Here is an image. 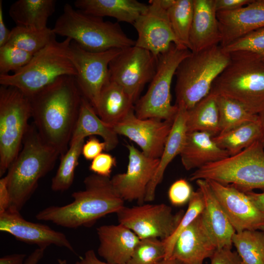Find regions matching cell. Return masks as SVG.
<instances>
[{
    "label": "cell",
    "mask_w": 264,
    "mask_h": 264,
    "mask_svg": "<svg viewBox=\"0 0 264 264\" xmlns=\"http://www.w3.org/2000/svg\"><path fill=\"white\" fill-rule=\"evenodd\" d=\"M252 0H214L215 7L217 11H228L244 6Z\"/></svg>",
    "instance_id": "f6af8a7d"
},
{
    "label": "cell",
    "mask_w": 264,
    "mask_h": 264,
    "mask_svg": "<svg viewBox=\"0 0 264 264\" xmlns=\"http://www.w3.org/2000/svg\"><path fill=\"white\" fill-rule=\"evenodd\" d=\"M106 145L104 141H100L93 136H90L83 145L82 154L86 159L92 160L103 151H106Z\"/></svg>",
    "instance_id": "ee69618b"
},
{
    "label": "cell",
    "mask_w": 264,
    "mask_h": 264,
    "mask_svg": "<svg viewBox=\"0 0 264 264\" xmlns=\"http://www.w3.org/2000/svg\"><path fill=\"white\" fill-rule=\"evenodd\" d=\"M191 53L188 48L173 44L167 51L156 57L154 75L146 92L134 106L136 117L141 119L174 120L178 107L171 104L172 82L179 64Z\"/></svg>",
    "instance_id": "9c48e42d"
},
{
    "label": "cell",
    "mask_w": 264,
    "mask_h": 264,
    "mask_svg": "<svg viewBox=\"0 0 264 264\" xmlns=\"http://www.w3.org/2000/svg\"><path fill=\"white\" fill-rule=\"evenodd\" d=\"M210 260V264H244L238 253L229 248L217 249Z\"/></svg>",
    "instance_id": "7bdbcfd3"
},
{
    "label": "cell",
    "mask_w": 264,
    "mask_h": 264,
    "mask_svg": "<svg viewBox=\"0 0 264 264\" xmlns=\"http://www.w3.org/2000/svg\"><path fill=\"white\" fill-rule=\"evenodd\" d=\"M26 255L13 254L6 255L0 259V264H24Z\"/></svg>",
    "instance_id": "f907efd6"
},
{
    "label": "cell",
    "mask_w": 264,
    "mask_h": 264,
    "mask_svg": "<svg viewBox=\"0 0 264 264\" xmlns=\"http://www.w3.org/2000/svg\"><path fill=\"white\" fill-rule=\"evenodd\" d=\"M52 29L56 35L69 38L91 52L122 49L135 44V41L127 36L118 22L86 14L67 3Z\"/></svg>",
    "instance_id": "5b68a950"
},
{
    "label": "cell",
    "mask_w": 264,
    "mask_h": 264,
    "mask_svg": "<svg viewBox=\"0 0 264 264\" xmlns=\"http://www.w3.org/2000/svg\"><path fill=\"white\" fill-rule=\"evenodd\" d=\"M157 58L151 52L133 45L121 49L110 62V80L122 87L134 102L156 71Z\"/></svg>",
    "instance_id": "4fadbf2b"
},
{
    "label": "cell",
    "mask_w": 264,
    "mask_h": 264,
    "mask_svg": "<svg viewBox=\"0 0 264 264\" xmlns=\"http://www.w3.org/2000/svg\"><path fill=\"white\" fill-rule=\"evenodd\" d=\"M133 103L122 87L109 80L101 90L95 111L103 121L114 127L134 109Z\"/></svg>",
    "instance_id": "83f0119b"
},
{
    "label": "cell",
    "mask_w": 264,
    "mask_h": 264,
    "mask_svg": "<svg viewBox=\"0 0 264 264\" xmlns=\"http://www.w3.org/2000/svg\"><path fill=\"white\" fill-rule=\"evenodd\" d=\"M165 244L156 238L140 240L125 264H155L165 258Z\"/></svg>",
    "instance_id": "74e56055"
},
{
    "label": "cell",
    "mask_w": 264,
    "mask_h": 264,
    "mask_svg": "<svg viewBox=\"0 0 264 264\" xmlns=\"http://www.w3.org/2000/svg\"><path fill=\"white\" fill-rule=\"evenodd\" d=\"M224 47L240 38L264 27V0H252L240 8L217 13Z\"/></svg>",
    "instance_id": "ffe728a7"
},
{
    "label": "cell",
    "mask_w": 264,
    "mask_h": 264,
    "mask_svg": "<svg viewBox=\"0 0 264 264\" xmlns=\"http://www.w3.org/2000/svg\"><path fill=\"white\" fill-rule=\"evenodd\" d=\"M32 117L30 99L17 88L0 87V176L19 154Z\"/></svg>",
    "instance_id": "30bf717a"
},
{
    "label": "cell",
    "mask_w": 264,
    "mask_h": 264,
    "mask_svg": "<svg viewBox=\"0 0 264 264\" xmlns=\"http://www.w3.org/2000/svg\"><path fill=\"white\" fill-rule=\"evenodd\" d=\"M74 4L86 14L102 18L110 17L117 22L132 25L148 6L136 0H76Z\"/></svg>",
    "instance_id": "484cf974"
},
{
    "label": "cell",
    "mask_w": 264,
    "mask_h": 264,
    "mask_svg": "<svg viewBox=\"0 0 264 264\" xmlns=\"http://www.w3.org/2000/svg\"><path fill=\"white\" fill-rule=\"evenodd\" d=\"M213 136L204 132H187L183 148L180 154L184 168L187 171L224 159L230 156L214 141Z\"/></svg>",
    "instance_id": "cb8c5ba5"
},
{
    "label": "cell",
    "mask_w": 264,
    "mask_h": 264,
    "mask_svg": "<svg viewBox=\"0 0 264 264\" xmlns=\"http://www.w3.org/2000/svg\"><path fill=\"white\" fill-rule=\"evenodd\" d=\"M10 197L5 176L0 179V214L4 212L9 207Z\"/></svg>",
    "instance_id": "bcb514c9"
},
{
    "label": "cell",
    "mask_w": 264,
    "mask_h": 264,
    "mask_svg": "<svg viewBox=\"0 0 264 264\" xmlns=\"http://www.w3.org/2000/svg\"><path fill=\"white\" fill-rule=\"evenodd\" d=\"M222 48L228 53L236 51L252 52L264 60V27L249 33Z\"/></svg>",
    "instance_id": "ab89813d"
},
{
    "label": "cell",
    "mask_w": 264,
    "mask_h": 264,
    "mask_svg": "<svg viewBox=\"0 0 264 264\" xmlns=\"http://www.w3.org/2000/svg\"><path fill=\"white\" fill-rule=\"evenodd\" d=\"M93 135H99L103 138L106 145V151L114 149L118 144V135L114 127L103 121L90 103L83 97L78 118L69 145Z\"/></svg>",
    "instance_id": "4316f807"
},
{
    "label": "cell",
    "mask_w": 264,
    "mask_h": 264,
    "mask_svg": "<svg viewBox=\"0 0 264 264\" xmlns=\"http://www.w3.org/2000/svg\"><path fill=\"white\" fill-rule=\"evenodd\" d=\"M206 180L236 232L244 230L264 231V216L245 192L230 185Z\"/></svg>",
    "instance_id": "e0dca14e"
},
{
    "label": "cell",
    "mask_w": 264,
    "mask_h": 264,
    "mask_svg": "<svg viewBox=\"0 0 264 264\" xmlns=\"http://www.w3.org/2000/svg\"><path fill=\"white\" fill-rule=\"evenodd\" d=\"M221 41L214 0H194L189 50L193 53L199 52L220 45Z\"/></svg>",
    "instance_id": "7402d4cb"
},
{
    "label": "cell",
    "mask_w": 264,
    "mask_h": 264,
    "mask_svg": "<svg viewBox=\"0 0 264 264\" xmlns=\"http://www.w3.org/2000/svg\"><path fill=\"white\" fill-rule=\"evenodd\" d=\"M33 56V55L8 44L0 47V75L19 70L30 62Z\"/></svg>",
    "instance_id": "f35d334b"
},
{
    "label": "cell",
    "mask_w": 264,
    "mask_h": 264,
    "mask_svg": "<svg viewBox=\"0 0 264 264\" xmlns=\"http://www.w3.org/2000/svg\"><path fill=\"white\" fill-rule=\"evenodd\" d=\"M189 179L214 180L244 192L264 189V145L257 140L235 155L196 170Z\"/></svg>",
    "instance_id": "ba28073f"
},
{
    "label": "cell",
    "mask_w": 264,
    "mask_h": 264,
    "mask_svg": "<svg viewBox=\"0 0 264 264\" xmlns=\"http://www.w3.org/2000/svg\"><path fill=\"white\" fill-rule=\"evenodd\" d=\"M176 105L178 110L163 153L159 158L158 167L147 187L145 202H150L154 199L156 187L162 181L166 169L176 156L180 155L185 144L187 133V110L182 105Z\"/></svg>",
    "instance_id": "d4e9b609"
},
{
    "label": "cell",
    "mask_w": 264,
    "mask_h": 264,
    "mask_svg": "<svg viewBox=\"0 0 264 264\" xmlns=\"http://www.w3.org/2000/svg\"><path fill=\"white\" fill-rule=\"evenodd\" d=\"M155 264H186L180 260L170 257L168 259H163Z\"/></svg>",
    "instance_id": "f5cc1de1"
},
{
    "label": "cell",
    "mask_w": 264,
    "mask_h": 264,
    "mask_svg": "<svg viewBox=\"0 0 264 264\" xmlns=\"http://www.w3.org/2000/svg\"><path fill=\"white\" fill-rule=\"evenodd\" d=\"M204 208V200L200 190L194 191L188 202L186 211L184 213L178 225L173 234L163 241L165 244L166 253L164 259L171 257L175 242L180 234L199 215Z\"/></svg>",
    "instance_id": "8d00e7d4"
},
{
    "label": "cell",
    "mask_w": 264,
    "mask_h": 264,
    "mask_svg": "<svg viewBox=\"0 0 264 264\" xmlns=\"http://www.w3.org/2000/svg\"><path fill=\"white\" fill-rule=\"evenodd\" d=\"M44 251L40 248L36 249L26 258L24 264H39L44 256Z\"/></svg>",
    "instance_id": "816d5d0a"
},
{
    "label": "cell",
    "mask_w": 264,
    "mask_h": 264,
    "mask_svg": "<svg viewBox=\"0 0 264 264\" xmlns=\"http://www.w3.org/2000/svg\"><path fill=\"white\" fill-rule=\"evenodd\" d=\"M111 49L102 52L86 50L74 41L69 49V57L76 72L77 85L83 96L95 110L101 90L110 80L109 66L111 61L121 51Z\"/></svg>",
    "instance_id": "8fae6325"
},
{
    "label": "cell",
    "mask_w": 264,
    "mask_h": 264,
    "mask_svg": "<svg viewBox=\"0 0 264 264\" xmlns=\"http://www.w3.org/2000/svg\"><path fill=\"white\" fill-rule=\"evenodd\" d=\"M56 37L52 28L36 29L16 25L11 30L6 44L34 55Z\"/></svg>",
    "instance_id": "1f68e13d"
},
{
    "label": "cell",
    "mask_w": 264,
    "mask_h": 264,
    "mask_svg": "<svg viewBox=\"0 0 264 264\" xmlns=\"http://www.w3.org/2000/svg\"><path fill=\"white\" fill-rule=\"evenodd\" d=\"M258 120L262 129V137L261 141L264 145V108L258 113Z\"/></svg>",
    "instance_id": "db71d44e"
},
{
    "label": "cell",
    "mask_w": 264,
    "mask_h": 264,
    "mask_svg": "<svg viewBox=\"0 0 264 264\" xmlns=\"http://www.w3.org/2000/svg\"><path fill=\"white\" fill-rule=\"evenodd\" d=\"M82 98L75 77L69 75L58 78L29 98L40 136L61 155L69 146Z\"/></svg>",
    "instance_id": "6da1fadb"
},
{
    "label": "cell",
    "mask_w": 264,
    "mask_h": 264,
    "mask_svg": "<svg viewBox=\"0 0 264 264\" xmlns=\"http://www.w3.org/2000/svg\"><path fill=\"white\" fill-rule=\"evenodd\" d=\"M84 183V190L72 194L71 202L48 206L36 215V219L68 228L89 227L125 206V201L115 190L110 177L93 174L85 177Z\"/></svg>",
    "instance_id": "7a4b0ae2"
},
{
    "label": "cell",
    "mask_w": 264,
    "mask_h": 264,
    "mask_svg": "<svg viewBox=\"0 0 264 264\" xmlns=\"http://www.w3.org/2000/svg\"><path fill=\"white\" fill-rule=\"evenodd\" d=\"M96 231L99 241L98 254L109 264H125L140 241L133 231L120 223L101 225Z\"/></svg>",
    "instance_id": "44dd1931"
},
{
    "label": "cell",
    "mask_w": 264,
    "mask_h": 264,
    "mask_svg": "<svg viewBox=\"0 0 264 264\" xmlns=\"http://www.w3.org/2000/svg\"><path fill=\"white\" fill-rule=\"evenodd\" d=\"M262 129L259 120L249 122L228 131L214 136L215 143L226 151L230 155H235L261 139Z\"/></svg>",
    "instance_id": "4dcf8cb0"
},
{
    "label": "cell",
    "mask_w": 264,
    "mask_h": 264,
    "mask_svg": "<svg viewBox=\"0 0 264 264\" xmlns=\"http://www.w3.org/2000/svg\"><path fill=\"white\" fill-rule=\"evenodd\" d=\"M229 54V62L210 92L235 100L258 114L264 108V60L247 51Z\"/></svg>",
    "instance_id": "277c9868"
},
{
    "label": "cell",
    "mask_w": 264,
    "mask_h": 264,
    "mask_svg": "<svg viewBox=\"0 0 264 264\" xmlns=\"http://www.w3.org/2000/svg\"><path fill=\"white\" fill-rule=\"evenodd\" d=\"M245 193L258 210L264 216V192L256 193L252 191Z\"/></svg>",
    "instance_id": "681fc988"
},
{
    "label": "cell",
    "mask_w": 264,
    "mask_h": 264,
    "mask_svg": "<svg viewBox=\"0 0 264 264\" xmlns=\"http://www.w3.org/2000/svg\"><path fill=\"white\" fill-rule=\"evenodd\" d=\"M196 182L204 200V208L201 215L217 249L231 248L235 229L207 181L198 179Z\"/></svg>",
    "instance_id": "603a6c76"
},
{
    "label": "cell",
    "mask_w": 264,
    "mask_h": 264,
    "mask_svg": "<svg viewBox=\"0 0 264 264\" xmlns=\"http://www.w3.org/2000/svg\"><path fill=\"white\" fill-rule=\"evenodd\" d=\"M167 12L179 44L189 49V39L194 14V0H175Z\"/></svg>",
    "instance_id": "d590c367"
},
{
    "label": "cell",
    "mask_w": 264,
    "mask_h": 264,
    "mask_svg": "<svg viewBox=\"0 0 264 264\" xmlns=\"http://www.w3.org/2000/svg\"><path fill=\"white\" fill-rule=\"evenodd\" d=\"M148 5L146 12L133 24L138 35L135 45L148 50L156 57L173 44L181 45L173 30L167 10L160 0H150Z\"/></svg>",
    "instance_id": "5bb4252c"
},
{
    "label": "cell",
    "mask_w": 264,
    "mask_h": 264,
    "mask_svg": "<svg viewBox=\"0 0 264 264\" xmlns=\"http://www.w3.org/2000/svg\"><path fill=\"white\" fill-rule=\"evenodd\" d=\"M11 30L6 27L3 15L2 1L0 0V47L6 44L9 40Z\"/></svg>",
    "instance_id": "7dc6e473"
},
{
    "label": "cell",
    "mask_w": 264,
    "mask_h": 264,
    "mask_svg": "<svg viewBox=\"0 0 264 264\" xmlns=\"http://www.w3.org/2000/svg\"><path fill=\"white\" fill-rule=\"evenodd\" d=\"M129 162L126 172L111 178L116 191L124 201L144 204L147 187L158 167L159 158L145 155L133 145H127Z\"/></svg>",
    "instance_id": "9a60e30c"
},
{
    "label": "cell",
    "mask_w": 264,
    "mask_h": 264,
    "mask_svg": "<svg viewBox=\"0 0 264 264\" xmlns=\"http://www.w3.org/2000/svg\"><path fill=\"white\" fill-rule=\"evenodd\" d=\"M71 42L69 38L61 42L54 38L21 69L13 74L0 75V85L15 87L30 98L62 76L75 77L69 57Z\"/></svg>",
    "instance_id": "8992f818"
},
{
    "label": "cell",
    "mask_w": 264,
    "mask_h": 264,
    "mask_svg": "<svg viewBox=\"0 0 264 264\" xmlns=\"http://www.w3.org/2000/svg\"><path fill=\"white\" fill-rule=\"evenodd\" d=\"M232 243L244 264H264V231L235 232Z\"/></svg>",
    "instance_id": "d6a6232c"
},
{
    "label": "cell",
    "mask_w": 264,
    "mask_h": 264,
    "mask_svg": "<svg viewBox=\"0 0 264 264\" xmlns=\"http://www.w3.org/2000/svg\"><path fill=\"white\" fill-rule=\"evenodd\" d=\"M186 127L187 132H207L213 137L220 133V116L216 94L210 92L187 110Z\"/></svg>",
    "instance_id": "f546056e"
},
{
    "label": "cell",
    "mask_w": 264,
    "mask_h": 264,
    "mask_svg": "<svg viewBox=\"0 0 264 264\" xmlns=\"http://www.w3.org/2000/svg\"><path fill=\"white\" fill-rule=\"evenodd\" d=\"M184 213L176 214L164 204H143L124 206L117 213L119 223L133 231L140 240L169 238L178 225Z\"/></svg>",
    "instance_id": "7c38bea8"
},
{
    "label": "cell",
    "mask_w": 264,
    "mask_h": 264,
    "mask_svg": "<svg viewBox=\"0 0 264 264\" xmlns=\"http://www.w3.org/2000/svg\"><path fill=\"white\" fill-rule=\"evenodd\" d=\"M194 191L190 183L185 179L175 181L170 187L168 196L171 204L180 206L188 203Z\"/></svg>",
    "instance_id": "60d3db41"
},
{
    "label": "cell",
    "mask_w": 264,
    "mask_h": 264,
    "mask_svg": "<svg viewBox=\"0 0 264 264\" xmlns=\"http://www.w3.org/2000/svg\"><path fill=\"white\" fill-rule=\"evenodd\" d=\"M217 249L200 214L180 234L171 257L186 264H203L205 259L211 258Z\"/></svg>",
    "instance_id": "d6986e66"
},
{
    "label": "cell",
    "mask_w": 264,
    "mask_h": 264,
    "mask_svg": "<svg viewBox=\"0 0 264 264\" xmlns=\"http://www.w3.org/2000/svg\"><path fill=\"white\" fill-rule=\"evenodd\" d=\"M84 141L83 139L70 144L67 151L61 155L58 169L51 180V188L53 191H65L73 184Z\"/></svg>",
    "instance_id": "e575fe53"
},
{
    "label": "cell",
    "mask_w": 264,
    "mask_h": 264,
    "mask_svg": "<svg viewBox=\"0 0 264 264\" xmlns=\"http://www.w3.org/2000/svg\"><path fill=\"white\" fill-rule=\"evenodd\" d=\"M217 102L220 116V133L258 120L257 114L251 112L241 104L231 98L217 95Z\"/></svg>",
    "instance_id": "836d02e7"
},
{
    "label": "cell",
    "mask_w": 264,
    "mask_h": 264,
    "mask_svg": "<svg viewBox=\"0 0 264 264\" xmlns=\"http://www.w3.org/2000/svg\"><path fill=\"white\" fill-rule=\"evenodd\" d=\"M22 145L5 176L10 197L8 209L19 212L36 190L39 180L53 168L60 154L42 140L35 126H29Z\"/></svg>",
    "instance_id": "3957f363"
},
{
    "label": "cell",
    "mask_w": 264,
    "mask_h": 264,
    "mask_svg": "<svg viewBox=\"0 0 264 264\" xmlns=\"http://www.w3.org/2000/svg\"><path fill=\"white\" fill-rule=\"evenodd\" d=\"M230 54L220 45L191 53L179 64L176 73V105L187 110L206 96L228 65Z\"/></svg>",
    "instance_id": "52a82bcc"
},
{
    "label": "cell",
    "mask_w": 264,
    "mask_h": 264,
    "mask_svg": "<svg viewBox=\"0 0 264 264\" xmlns=\"http://www.w3.org/2000/svg\"><path fill=\"white\" fill-rule=\"evenodd\" d=\"M58 264H67L66 261L65 259H58Z\"/></svg>",
    "instance_id": "11a10c76"
},
{
    "label": "cell",
    "mask_w": 264,
    "mask_h": 264,
    "mask_svg": "<svg viewBox=\"0 0 264 264\" xmlns=\"http://www.w3.org/2000/svg\"><path fill=\"white\" fill-rule=\"evenodd\" d=\"M56 3L55 0H18L10 5L8 13L17 26L43 29L47 27Z\"/></svg>",
    "instance_id": "f1b7e54d"
},
{
    "label": "cell",
    "mask_w": 264,
    "mask_h": 264,
    "mask_svg": "<svg viewBox=\"0 0 264 264\" xmlns=\"http://www.w3.org/2000/svg\"><path fill=\"white\" fill-rule=\"evenodd\" d=\"M116 165L115 157L109 154L102 153L92 160L89 169L93 174L110 177L112 170Z\"/></svg>",
    "instance_id": "b9f144b4"
},
{
    "label": "cell",
    "mask_w": 264,
    "mask_h": 264,
    "mask_svg": "<svg viewBox=\"0 0 264 264\" xmlns=\"http://www.w3.org/2000/svg\"><path fill=\"white\" fill-rule=\"evenodd\" d=\"M74 264H109L106 262L100 260L94 251L90 249L87 251L84 256L81 257Z\"/></svg>",
    "instance_id": "c3c4849f"
},
{
    "label": "cell",
    "mask_w": 264,
    "mask_h": 264,
    "mask_svg": "<svg viewBox=\"0 0 264 264\" xmlns=\"http://www.w3.org/2000/svg\"><path fill=\"white\" fill-rule=\"evenodd\" d=\"M0 230L12 235L21 242L36 244L41 249L45 250L53 244L76 253L65 234L44 224L28 221L19 211L8 209L0 214Z\"/></svg>",
    "instance_id": "ac0fdd59"
},
{
    "label": "cell",
    "mask_w": 264,
    "mask_h": 264,
    "mask_svg": "<svg viewBox=\"0 0 264 264\" xmlns=\"http://www.w3.org/2000/svg\"><path fill=\"white\" fill-rule=\"evenodd\" d=\"M173 122L157 118L139 119L133 109L114 126V129L118 135L125 136L135 143L145 155L159 158Z\"/></svg>",
    "instance_id": "2e32d148"
}]
</instances>
